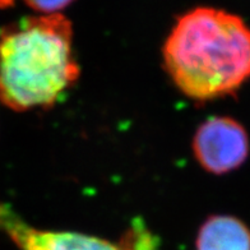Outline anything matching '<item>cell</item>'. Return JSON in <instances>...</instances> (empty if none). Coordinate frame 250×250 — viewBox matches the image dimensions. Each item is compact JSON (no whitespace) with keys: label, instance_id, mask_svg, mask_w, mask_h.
I'll return each instance as SVG.
<instances>
[{"label":"cell","instance_id":"8992f818","mask_svg":"<svg viewBox=\"0 0 250 250\" xmlns=\"http://www.w3.org/2000/svg\"><path fill=\"white\" fill-rule=\"evenodd\" d=\"M128 250H158V243L153 232L142 220H134L132 226L120 239Z\"/></svg>","mask_w":250,"mask_h":250},{"label":"cell","instance_id":"6da1fadb","mask_svg":"<svg viewBox=\"0 0 250 250\" xmlns=\"http://www.w3.org/2000/svg\"><path fill=\"white\" fill-rule=\"evenodd\" d=\"M162 55L168 77L188 99H222L250 78V28L229 12L195 8L179 17Z\"/></svg>","mask_w":250,"mask_h":250},{"label":"cell","instance_id":"ba28073f","mask_svg":"<svg viewBox=\"0 0 250 250\" xmlns=\"http://www.w3.org/2000/svg\"><path fill=\"white\" fill-rule=\"evenodd\" d=\"M14 3V0H0V8L10 7Z\"/></svg>","mask_w":250,"mask_h":250},{"label":"cell","instance_id":"5b68a950","mask_svg":"<svg viewBox=\"0 0 250 250\" xmlns=\"http://www.w3.org/2000/svg\"><path fill=\"white\" fill-rule=\"evenodd\" d=\"M197 250H250V229L234 216L216 214L198 231Z\"/></svg>","mask_w":250,"mask_h":250},{"label":"cell","instance_id":"7a4b0ae2","mask_svg":"<svg viewBox=\"0 0 250 250\" xmlns=\"http://www.w3.org/2000/svg\"><path fill=\"white\" fill-rule=\"evenodd\" d=\"M78 77L73 27L62 14L24 17L0 32V102L8 109H50Z\"/></svg>","mask_w":250,"mask_h":250},{"label":"cell","instance_id":"52a82bcc","mask_svg":"<svg viewBox=\"0 0 250 250\" xmlns=\"http://www.w3.org/2000/svg\"><path fill=\"white\" fill-rule=\"evenodd\" d=\"M30 8L43 14H56V12L68 7L73 0H24Z\"/></svg>","mask_w":250,"mask_h":250},{"label":"cell","instance_id":"3957f363","mask_svg":"<svg viewBox=\"0 0 250 250\" xmlns=\"http://www.w3.org/2000/svg\"><path fill=\"white\" fill-rule=\"evenodd\" d=\"M249 137L240 123L213 116L197 129L193 152L198 164L211 174H227L240 167L249 156Z\"/></svg>","mask_w":250,"mask_h":250},{"label":"cell","instance_id":"277c9868","mask_svg":"<svg viewBox=\"0 0 250 250\" xmlns=\"http://www.w3.org/2000/svg\"><path fill=\"white\" fill-rule=\"evenodd\" d=\"M0 231L21 250H128L119 243L74 231L40 230L30 226L12 206L0 201Z\"/></svg>","mask_w":250,"mask_h":250}]
</instances>
